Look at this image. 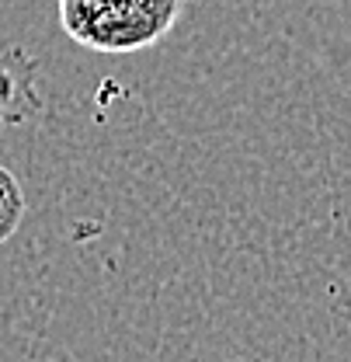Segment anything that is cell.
Masks as SVG:
<instances>
[{
  "mask_svg": "<svg viewBox=\"0 0 351 362\" xmlns=\"http://www.w3.org/2000/svg\"><path fill=\"white\" fill-rule=\"evenodd\" d=\"M184 0H59V25L101 56H132L171 35Z\"/></svg>",
  "mask_w": 351,
  "mask_h": 362,
  "instance_id": "cell-1",
  "label": "cell"
},
{
  "mask_svg": "<svg viewBox=\"0 0 351 362\" xmlns=\"http://www.w3.org/2000/svg\"><path fill=\"white\" fill-rule=\"evenodd\" d=\"M42 94L35 88V59L21 49L0 52V122L21 126L42 115Z\"/></svg>",
  "mask_w": 351,
  "mask_h": 362,
  "instance_id": "cell-2",
  "label": "cell"
},
{
  "mask_svg": "<svg viewBox=\"0 0 351 362\" xmlns=\"http://www.w3.org/2000/svg\"><path fill=\"white\" fill-rule=\"evenodd\" d=\"M25 209H28V199H25L18 178L7 168H0V244H7L18 233V226L25 220Z\"/></svg>",
  "mask_w": 351,
  "mask_h": 362,
  "instance_id": "cell-3",
  "label": "cell"
}]
</instances>
